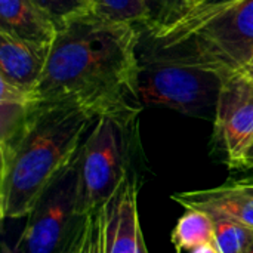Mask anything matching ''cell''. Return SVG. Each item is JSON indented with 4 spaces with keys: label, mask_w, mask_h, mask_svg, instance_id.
Segmentation results:
<instances>
[{
    "label": "cell",
    "mask_w": 253,
    "mask_h": 253,
    "mask_svg": "<svg viewBox=\"0 0 253 253\" xmlns=\"http://www.w3.org/2000/svg\"><path fill=\"white\" fill-rule=\"evenodd\" d=\"M84 218L87 219L84 253H105V206Z\"/></svg>",
    "instance_id": "17"
},
{
    "label": "cell",
    "mask_w": 253,
    "mask_h": 253,
    "mask_svg": "<svg viewBox=\"0 0 253 253\" xmlns=\"http://www.w3.org/2000/svg\"><path fill=\"white\" fill-rule=\"evenodd\" d=\"M76 206L77 168L74 162L27 216V224L15 246L16 253L61 252L80 222Z\"/></svg>",
    "instance_id": "6"
},
{
    "label": "cell",
    "mask_w": 253,
    "mask_h": 253,
    "mask_svg": "<svg viewBox=\"0 0 253 253\" xmlns=\"http://www.w3.org/2000/svg\"><path fill=\"white\" fill-rule=\"evenodd\" d=\"M190 253H221V251L218 249L216 243H211V245H205L202 248H197L196 251Z\"/></svg>",
    "instance_id": "21"
},
{
    "label": "cell",
    "mask_w": 253,
    "mask_h": 253,
    "mask_svg": "<svg viewBox=\"0 0 253 253\" xmlns=\"http://www.w3.org/2000/svg\"><path fill=\"white\" fill-rule=\"evenodd\" d=\"M239 0H191L185 7H182L178 13L173 16L168 18L166 21L150 24V27H176V25H184L190 24L194 21H199L216 10H222L231 4H234Z\"/></svg>",
    "instance_id": "15"
},
{
    "label": "cell",
    "mask_w": 253,
    "mask_h": 253,
    "mask_svg": "<svg viewBox=\"0 0 253 253\" xmlns=\"http://www.w3.org/2000/svg\"><path fill=\"white\" fill-rule=\"evenodd\" d=\"M147 33L153 52L219 77L243 71L253 53V0H239L190 24L150 27Z\"/></svg>",
    "instance_id": "3"
},
{
    "label": "cell",
    "mask_w": 253,
    "mask_h": 253,
    "mask_svg": "<svg viewBox=\"0 0 253 253\" xmlns=\"http://www.w3.org/2000/svg\"><path fill=\"white\" fill-rule=\"evenodd\" d=\"M93 117L73 102L42 101L21 138L0 153V215L27 218L46 191L74 165Z\"/></svg>",
    "instance_id": "2"
},
{
    "label": "cell",
    "mask_w": 253,
    "mask_h": 253,
    "mask_svg": "<svg viewBox=\"0 0 253 253\" xmlns=\"http://www.w3.org/2000/svg\"><path fill=\"white\" fill-rule=\"evenodd\" d=\"M170 240L176 253H182L184 251L193 252L197 248L215 243L213 221L203 211L187 209L185 213L178 219Z\"/></svg>",
    "instance_id": "12"
},
{
    "label": "cell",
    "mask_w": 253,
    "mask_h": 253,
    "mask_svg": "<svg viewBox=\"0 0 253 253\" xmlns=\"http://www.w3.org/2000/svg\"><path fill=\"white\" fill-rule=\"evenodd\" d=\"M213 221L215 243L221 253H246L253 245V228L221 213H208Z\"/></svg>",
    "instance_id": "13"
},
{
    "label": "cell",
    "mask_w": 253,
    "mask_h": 253,
    "mask_svg": "<svg viewBox=\"0 0 253 253\" xmlns=\"http://www.w3.org/2000/svg\"><path fill=\"white\" fill-rule=\"evenodd\" d=\"M246 253H253V245L251 246V248H249V249H248V252Z\"/></svg>",
    "instance_id": "26"
},
{
    "label": "cell",
    "mask_w": 253,
    "mask_h": 253,
    "mask_svg": "<svg viewBox=\"0 0 253 253\" xmlns=\"http://www.w3.org/2000/svg\"><path fill=\"white\" fill-rule=\"evenodd\" d=\"M139 33L95 9L58 28L37 93L44 102H73L93 117L135 127L139 99Z\"/></svg>",
    "instance_id": "1"
},
{
    "label": "cell",
    "mask_w": 253,
    "mask_h": 253,
    "mask_svg": "<svg viewBox=\"0 0 253 253\" xmlns=\"http://www.w3.org/2000/svg\"><path fill=\"white\" fill-rule=\"evenodd\" d=\"M213 138L234 172L253 144V79L243 71L221 77Z\"/></svg>",
    "instance_id": "7"
},
{
    "label": "cell",
    "mask_w": 253,
    "mask_h": 253,
    "mask_svg": "<svg viewBox=\"0 0 253 253\" xmlns=\"http://www.w3.org/2000/svg\"><path fill=\"white\" fill-rule=\"evenodd\" d=\"M86 237H87V219L82 218L73 236L70 237V240L65 243V246L61 249L59 253H84Z\"/></svg>",
    "instance_id": "18"
},
{
    "label": "cell",
    "mask_w": 253,
    "mask_h": 253,
    "mask_svg": "<svg viewBox=\"0 0 253 253\" xmlns=\"http://www.w3.org/2000/svg\"><path fill=\"white\" fill-rule=\"evenodd\" d=\"M95 10L107 18L123 21L132 25L148 27L154 13L147 0H96Z\"/></svg>",
    "instance_id": "14"
},
{
    "label": "cell",
    "mask_w": 253,
    "mask_h": 253,
    "mask_svg": "<svg viewBox=\"0 0 253 253\" xmlns=\"http://www.w3.org/2000/svg\"><path fill=\"white\" fill-rule=\"evenodd\" d=\"M147 1H148L150 7L153 9L154 19H156V16L159 15V12H160V9H162V0H147ZM154 19H153V21H154Z\"/></svg>",
    "instance_id": "22"
},
{
    "label": "cell",
    "mask_w": 253,
    "mask_h": 253,
    "mask_svg": "<svg viewBox=\"0 0 253 253\" xmlns=\"http://www.w3.org/2000/svg\"><path fill=\"white\" fill-rule=\"evenodd\" d=\"M240 175H243V179H249L253 181V168L252 169H248V170H243V172H239Z\"/></svg>",
    "instance_id": "25"
},
{
    "label": "cell",
    "mask_w": 253,
    "mask_h": 253,
    "mask_svg": "<svg viewBox=\"0 0 253 253\" xmlns=\"http://www.w3.org/2000/svg\"><path fill=\"white\" fill-rule=\"evenodd\" d=\"M243 73H246L249 77H252L253 79V53L252 56H251V59H249V62H248L246 67L243 68Z\"/></svg>",
    "instance_id": "23"
},
{
    "label": "cell",
    "mask_w": 253,
    "mask_h": 253,
    "mask_svg": "<svg viewBox=\"0 0 253 253\" xmlns=\"http://www.w3.org/2000/svg\"><path fill=\"white\" fill-rule=\"evenodd\" d=\"M132 129L111 117H98L86 135L76 160L79 219L104 208L126 181L125 147Z\"/></svg>",
    "instance_id": "4"
},
{
    "label": "cell",
    "mask_w": 253,
    "mask_h": 253,
    "mask_svg": "<svg viewBox=\"0 0 253 253\" xmlns=\"http://www.w3.org/2000/svg\"><path fill=\"white\" fill-rule=\"evenodd\" d=\"M50 46L24 40L0 30V79L25 90L37 92Z\"/></svg>",
    "instance_id": "9"
},
{
    "label": "cell",
    "mask_w": 253,
    "mask_h": 253,
    "mask_svg": "<svg viewBox=\"0 0 253 253\" xmlns=\"http://www.w3.org/2000/svg\"><path fill=\"white\" fill-rule=\"evenodd\" d=\"M50 21L61 28L68 21L95 9L90 0H33Z\"/></svg>",
    "instance_id": "16"
},
{
    "label": "cell",
    "mask_w": 253,
    "mask_h": 253,
    "mask_svg": "<svg viewBox=\"0 0 253 253\" xmlns=\"http://www.w3.org/2000/svg\"><path fill=\"white\" fill-rule=\"evenodd\" d=\"M105 253H147L138 211V185L130 173L105 205Z\"/></svg>",
    "instance_id": "8"
},
{
    "label": "cell",
    "mask_w": 253,
    "mask_h": 253,
    "mask_svg": "<svg viewBox=\"0 0 253 253\" xmlns=\"http://www.w3.org/2000/svg\"><path fill=\"white\" fill-rule=\"evenodd\" d=\"M0 30L47 46L58 34V27L33 0H0Z\"/></svg>",
    "instance_id": "11"
},
{
    "label": "cell",
    "mask_w": 253,
    "mask_h": 253,
    "mask_svg": "<svg viewBox=\"0 0 253 253\" xmlns=\"http://www.w3.org/2000/svg\"><path fill=\"white\" fill-rule=\"evenodd\" d=\"M185 209L221 213L253 228V181L236 179L209 190L172 194Z\"/></svg>",
    "instance_id": "10"
},
{
    "label": "cell",
    "mask_w": 253,
    "mask_h": 253,
    "mask_svg": "<svg viewBox=\"0 0 253 253\" xmlns=\"http://www.w3.org/2000/svg\"><path fill=\"white\" fill-rule=\"evenodd\" d=\"M0 253H16V251H15V248L9 246L6 242H3L1 243V251H0Z\"/></svg>",
    "instance_id": "24"
},
{
    "label": "cell",
    "mask_w": 253,
    "mask_h": 253,
    "mask_svg": "<svg viewBox=\"0 0 253 253\" xmlns=\"http://www.w3.org/2000/svg\"><path fill=\"white\" fill-rule=\"evenodd\" d=\"M191 0H166L160 13L157 15V18L151 22V24H156V22H162V21H166L168 18L173 16L175 13H178L182 7H185Z\"/></svg>",
    "instance_id": "19"
},
{
    "label": "cell",
    "mask_w": 253,
    "mask_h": 253,
    "mask_svg": "<svg viewBox=\"0 0 253 253\" xmlns=\"http://www.w3.org/2000/svg\"><path fill=\"white\" fill-rule=\"evenodd\" d=\"M165 1H166V0H162V7H163V4H165ZM160 10H162V9H160ZM159 13H160V12H159ZM156 18H157V16H156Z\"/></svg>",
    "instance_id": "27"
},
{
    "label": "cell",
    "mask_w": 253,
    "mask_h": 253,
    "mask_svg": "<svg viewBox=\"0 0 253 253\" xmlns=\"http://www.w3.org/2000/svg\"><path fill=\"white\" fill-rule=\"evenodd\" d=\"M141 58L139 99L142 105L206 116L216 110L221 77L202 67L148 50Z\"/></svg>",
    "instance_id": "5"
},
{
    "label": "cell",
    "mask_w": 253,
    "mask_h": 253,
    "mask_svg": "<svg viewBox=\"0 0 253 253\" xmlns=\"http://www.w3.org/2000/svg\"><path fill=\"white\" fill-rule=\"evenodd\" d=\"M253 168V144L249 147V150L245 153L243 156V160H242V165L234 170L236 173L239 172H243V170H248V169H252Z\"/></svg>",
    "instance_id": "20"
},
{
    "label": "cell",
    "mask_w": 253,
    "mask_h": 253,
    "mask_svg": "<svg viewBox=\"0 0 253 253\" xmlns=\"http://www.w3.org/2000/svg\"><path fill=\"white\" fill-rule=\"evenodd\" d=\"M90 1H92V3H93V4H95V3H96V0H90Z\"/></svg>",
    "instance_id": "28"
}]
</instances>
